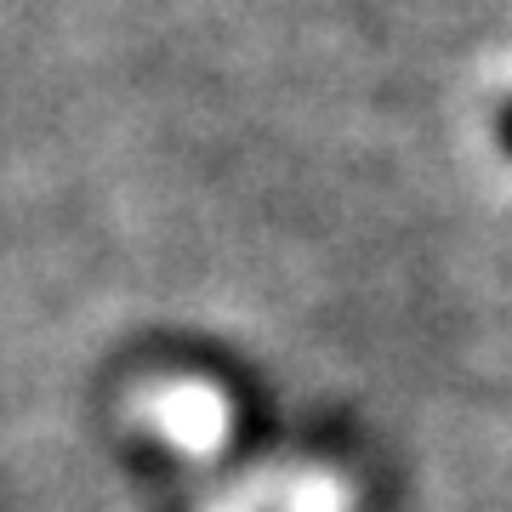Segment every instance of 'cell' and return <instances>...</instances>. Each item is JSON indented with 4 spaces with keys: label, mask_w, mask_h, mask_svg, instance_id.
<instances>
[{
    "label": "cell",
    "mask_w": 512,
    "mask_h": 512,
    "mask_svg": "<svg viewBox=\"0 0 512 512\" xmlns=\"http://www.w3.org/2000/svg\"><path fill=\"white\" fill-rule=\"evenodd\" d=\"M501 137H507V148H512V109L501 114Z\"/></svg>",
    "instance_id": "1"
}]
</instances>
